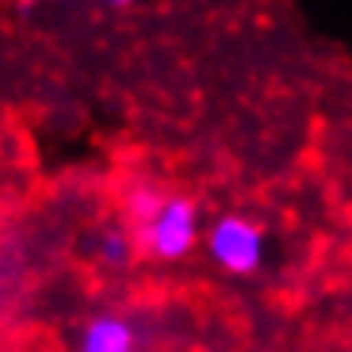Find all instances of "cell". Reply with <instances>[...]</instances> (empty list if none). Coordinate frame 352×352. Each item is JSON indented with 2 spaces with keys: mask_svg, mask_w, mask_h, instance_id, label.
Listing matches in <instances>:
<instances>
[{
  "mask_svg": "<svg viewBox=\"0 0 352 352\" xmlns=\"http://www.w3.org/2000/svg\"><path fill=\"white\" fill-rule=\"evenodd\" d=\"M96 4H104V8H131L138 0H96Z\"/></svg>",
  "mask_w": 352,
  "mask_h": 352,
  "instance_id": "5",
  "label": "cell"
},
{
  "mask_svg": "<svg viewBox=\"0 0 352 352\" xmlns=\"http://www.w3.org/2000/svg\"><path fill=\"white\" fill-rule=\"evenodd\" d=\"M73 352H142V329L131 314L104 307L80 318L73 333Z\"/></svg>",
  "mask_w": 352,
  "mask_h": 352,
  "instance_id": "3",
  "label": "cell"
},
{
  "mask_svg": "<svg viewBox=\"0 0 352 352\" xmlns=\"http://www.w3.org/2000/svg\"><path fill=\"white\" fill-rule=\"evenodd\" d=\"M203 253L226 276H256L268 256V230L241 211H222L203 226Z\"/></svg>",
  "mask_w": 352,
  "mask_h": 352,
  "instance_id": "2",
  "label": "cell"
},
{
  "mask_svg": "<svg viewBox=\"0 0 352 352\" xmlns=\"http://www.w3.org/2000/svg\"><path fill=\"white\" fill-rule=\"evenodd\" d=\"M138 256V241H134L131 226L123 222H107V226H96L88 234V261L96 264L100 272H126Z\"/></svg>",
  "mask_w": 352,
  "mask_h": 352,
  "instance_id": "4",
  "label": "cell"
},
{
  "mask_svg": "<svg viewBox=\"0 0 352 352\" xmlns=\"http://www.w3.org/2000/svg\"><path fill=\"white\" fill-rule=\"evenodd\" d=\"M126 219L138 241V256H150L157 264H180L203 245V211L184 192L131 188Z\"/></svg>",
  "mask_w": 352,
  "mask_h": 352,
  "instance_id": "1",
  "label": "cell"
}]
</instances>
